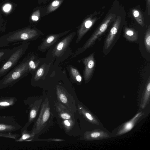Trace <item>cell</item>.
<instances>
[{
	"mask_svg": "<svg viewBox=\"0 0 150 150\" xmlns=\"http://www.w3.org/2000/svg\"><path fill=\"white\" fill-rule=\"evenodd\" d=\"M41 35L40 31L29 27L11 32L0 37V48L29 42L37 39Z\"/></svg>",
	"mask_w": 150,
	"mask_h": 150,
	"instance_id": "obj_1",
	"label": "cell"
},
{
	"mask_svg": "<svg viewBox=\"0 0 150 150\" xmlns=\"http://www.w3.org/2000/svg\"><path fill=\"white\" fill-rule=\"evenodd\" d=\"M30 56L25 58L0 80V89L12 86L26 76L29 72Z\"/></svg>",
	"mask_w": 150,
	"mask_h": 150,
	"instance_id": "obj_2",
	"label": "cell"
},
{
	"mask_svg": "<svg viewBox=\"0 0 150 150\" xmlns=\"http://www.w3.org/2000/svg\"><path fill=\"white\" fill-rule=\"evenodd\" d=\"M30 42L13 47L9 57L0 67V78L16 66L28 49Z\"/></svg>",
	"mask_w": 150,
	"mask_h": 150,
	"instance_id": "obj_3",
	"label": "cell"
},
{
	"mask_svg": "<svg viewBox=\"0 0 150 150\" xmlns=\"http://www.w3.org/2000/svg\"><path fill=\"white\" fill-rule=\"evenodd\" d=\"M113 17L112 14L109 15L84 45L78 49L75 52L73 57H74L82 53L93 45L97 39L106 30Z\"/></svg>",
	"mask_w": 150,
	"mask_h": 150,
	"instance_id": "obj_4",
	"label": "cell"
},
{
	"mask_svg": "<svg viewBox=\"0 0 150 150\" xmlns=\"http://www.w3.org/2000/svg\"><path fill=\"white\" fill-rule=\"evenodd\" d=\"M22 126L17 121L14 116H0V132L8 133L20 129Z\"/></svg>",
	"mask_w": 150,
	"mask_h": 150,
	"instance_id": "obj_5",
	"label": "cell"
},
{
	"mask_svg": "<svg viewBox=\"0 0 150 150\" xmlns=\"http://www.w3.org/2000/svg\"><path fill=\"white\" fill-rule=\"evenodd\" d=\"M70 31L68 30L61 33L49 35L44 39L41 44L38 46V50L42 52H45L61 37L68 33Z\"/></svg>",
	"mask_w": 150,
	"mask_h": 150,
	"instance_id": "obj_6",
	"label": "cell"
},
{
	"mask_svg": "<svg viewBox=\"0 0 150 150\" xmlns=\"http://www.w3.org/2000/svg\"><path fill=\"white\" fill-rule=\"evenodd\" d=\"M76 34L73 32L65 37L56 45L53 51L54 55L57 57L62 56L69 46Z\"/></svg>",
	"mask_w": 150,
	"mask_h": 150,
	"instance_id": "obj_7",
	"label": "cell"
},
{
	"mask_svg": "<svg viewBox=\"0 0 150 150\" xmlns=\"http://www.w3.org/2000/svg\"><path fill=\"white\" fill-rule=\"evenodd\" d=\"M94 56V53H93L82 60L85 65L83 77L85 81H88L92 74L95 64Z\"/></svg>",
	"mask_w": 150,
	"mask_h": 150,
	"instance_id": "obj_8",
	"label": "cell"
},
{
	"mask_svg": "<svg viewBox=\"0 0 150 150\" xmlns=\"http://www.w3.org/2000/svg\"><path fill=\"white\" fill-rule=\"evenodd\" d=\"M144 115V112L142 111L137 113L131 120L124 123L119 127L116 135H123L130 131L133 129L139 119Z\"/></svg>",
	"mask_w": 150,
	"mask_h": 150,
	"instance_id": "obj_9",
	"label": "cell"
},
{
	"mask_svg": "<svg viewBox=\"0 0 150 150\" xmlns=\"http://www.w3.org/2000/svg\"><path fill=\"white\" fill-rule=\"evenodd\" d=\"M96 18H92L90 16L86 19L82 23L77 31V37L76 43H78L92 26L96 20Z\"/></svg>",
	"mask_w": 150,
	"mask_h": 150,
	"instance_id": "obj_10",
	"label": "cell"
},
{
	"mask_svg": "<svg viewBox=\"0 0 150 150\" xmlns=\"http://www.w3.org/2000/svg\"><path fill=\"white\" fill-rule=\"evenodd\" d=\"M120 22L121 17L118 16L114 23L106 38L104 44V47L105 49L108 48L112 44L118 31L120 27Z\"/></svg>",
	"mask_w": 150,
	"mask_h": 150,
	"instance_id": "obj_11",
	"label": "cell"
},
{
	"mask_svg": "<svg viewBox=\"0 0 150 150\" xmlns=\"http://www.w3.org/2000/svg\"><path fill=\"white\" fill-rule=\"evenodd\" d=\"M150 97V79L149 78L143 92L141 101L140 107L144 109L149 103Z\"/></svg>",
	"mask_w": 150,
	"mask_h": 150,
	"instance_id": "obj_12",
	"label": "cell"
},
{
	"mask_svg": "<svg viewBox=\"0 0 150 150\" xmlns=\"http://www.w3.org/2000/svg\"><path fill=\"white\" fill-rule=\"evenodd\" d=\"M17 101L14 96L0 97V110L6 109L14 105Z\"/></svg>",
	"mask_w": 150,
	"mask_h": 150,
	"instance_id": "obj_13",
	"label": "cell"
},
{
	"mask_svg": "<svg viewBox=\"0 0 150 150\" xmlns=\"http://www.w3.org/2000/svg\"><path fill=\"white\" fill-rule=\"evenodd\" d=\"M88 139L91 140H98L108 138V134L106 132L100 129H95L87 134Z\"/></svg>",
	"mask_w": 150,
	"mask_h": 150,
	"instance_id": "obj_14",
	"label": "cell"
},
{
	"mask_svg": "<svg viewBox=\"0 0 150 150\" xmlns=\"http://www.w3.org/2000/svg\"><path fill=\"white\" fill-rule=\"evenodd\" d=\"M124 36L129 41L134 42L138 38V33L134 29L128 28H125L124 30Z\"/></svg>",
	"mask_w": 150,
	"mask_h": 150,
	"instance_id": "obj_15",
	"label": "cell"
},
{
	"mask_svg": "<svg viewBox=\"0 0 150 150\" xmlns=\"http://www.w3.org/2000/svg\"><path fill=\"white\" fill-rule=\"evenodd\" d=\"M133 16L138 23L143 27L144 26V19L141 12L138 10L133 9L132 10Z\"/></svg>",
	"mask_w": 150,
	"mask_h": 150,
	"instance_id": "obj_16",
	"label": "cell"
},
{
	"mask_svg": "<svg viewBox=\"0 0 150 150\" xmlns=\"http://www.w3.org/2000/svg\"><path fill=\"white\" fill-rule=\"evenodd\" d=\"M69 73L72 78L75 81L80 82L82 80V77L77 69L73 67L69 69Z\"/></svg>",
	"mask_w": 150,
	"mask_h": 150,
	"instance_id": "obj_17",
	"label": "cell"
},
{
	"mask_svg": "<svg viewBox=\"0 0 150 150\" xmlns=\"http://www.w3.org/2000/svg\"><path fill=\"white\" fill-rule=\"evenodd\" d=\"M25 127L22 128L21 130V136H20L16 139L15 140L16 142H22L27 141L32 136L25 129Z\"/></svg>",
	"mask_w": 150,
	"mask_h": 150,
	"instance_id": "obj_18",
	"label": "cell"
},
{
	"mask_svg": "<svg viewBox=\"0 0 150 150\" xmlns=\"http://www.w3.org/2000/svg\"><path fill=\"white\" fill-rule=\"evenodd\" d=\"M34 56H30L28 62L29 72L32 73L37 68L40 63V61H35Z\"/></svg>",
	"mask_w": 150,
	"mask_h": 150,
	"instance_id": "obj_19",
	"label": "cell"
},
{
	"mask_svg": "<svg viewBox=\"0 0 150 150\" xmlns=\"http://www.w3.org/2000/svg\"><path fill=\"white\" fill-rule=\"evenodd\" d=\"M64 0H54L52 1L47 7V12L48 13L57 9L62 3Z\"/></svg>",
	"mask_w": 150,
	"mask_h": 150,
	"instance_id": "obj_20",
	"label": "cell"
},
{
	"mask_svg": "<svg viewBox=\"0 0 150 150\" xmlns=\"http://www.w3.org/2000/svg\"><path fill=\"white\" fill-rule=\"evenodd\" d=\"M12 49L9 48L2 49L0 50V62L5 61L10 55Z\"/></svg>",
	"mask_w": 150,
	"mask_h": 150,
	"instance_id": "obj_21",
	"label": "cell"
},
{
	"mask_svg": "<svg viewBox=\"0 0 150 150\" xmlns=\"http://www.w3.org/2000/svg\"><path fill=\"white\" fill-rule=\"evenodd\" d=\"M144 43L147 51L150 52V28L149 26L147 29L144 38Z\"/></svg>",
	"mask_w": 150,
	"mask_h": 150,
	"instance_id": "obj_22",
	"label": "cell"
},
{
	"mask_svg": "<svg viewBox=\"0 0 150 150\" xmlns=\"http://www.w3.org/2000/svg\"><path fill=\"white\" fill-rule=\"evenodd\" d=\"M45 67V65L43 64L37 70L33 77L34 81H38L42 76L44 73Z\"/></svg>",
	"mask_w": 150,
	"mask_h": 150,
	"instance_id": "obj_23",
	"label": "cell"
},
{
	"mask_svg": "<svg viewBox=\"0 0 150 150\" xmlns=\"http://www.w3.org/2000/svg\"><path fill=\"white\" fill-rule=\"evenodd\" d=\"M40 11L38 10L35 11L31 16V19L33 21H36L38 20L40 17Z\"/></svg>",
	"mask_w": 150,
	"mask_h": 150,
	"instance_id": "obj_24",
	"label": "cell"
},
{
	"mask_svg": "<svg viewBox=\"0 0 150 150\" xmlns=\"http://www.w3.org/2000/svg\"><path fill=\"white\" fill-rule=\"evenodd\" d=\"M11 5L9 3H6L4 4L3 7V11L6 13L9 12L12 8Z\"/></svg>",
	"mask_w": 150,
	"mask_h": 150,
	"instance_id": "obj_25",
	"label": "cell"
},
{
	"mask_svg": "<svg viewBox=\"0 0 150 150\" xmlns=\"http://www.w3.org/2000/svg\"><path fill=\"white\" fill-rule=\"evenodd\" d=\"M50 115V112L47 109L45 112L43 117V121L46 122L48 119Z\"/></svg>",
	"mask_w": 150,
	"mask_h": 150,
	"instance_id": "obj_26",
	"label": "cell"
},
{
	"mask_svg": "<svg viewBox=\"0 0 150 150\" xmlns=\"http://www.w3.org/2000/svg\"><path fill=\"white\" fill-rule=\"evenodd\" d=\"M36 115V111L34 109L31 110L29 113V118L30 120L35 118Z\"/></svg>",
	"mask_w": 150,
	"mask_h": 150,
	"instance_id": "obj_27",
	"label": "cell"
},
{
	"mask_svg": "<svg viewBox=\"0 0 150 150\" xmlns=\"http://www.w3.org/2000/svg\"><path fill=\"white\" fill-rule=\"evenodd\" d=\"M59 98L61 101L63 103H66L67 102V99L65 96L62 93L60 95Z\"/></svg>",
	"mask_w": 150,
	"mask_h": 150,
	"instance_id": "obj_28",
	"label": "cell"
},
{
	"mask_svg": "<svg viewBox=\"0 0 150 150\" xmlns=\"http://www.w3.org/2000/svg\"><path fill=\"white\" fill-rule=\"evenodd\" d=\"M61 117L64 119H68L70 118V115L67 113H63L61 114Z\"/></svg>",
	"mask_w": 150,
	"mask_h": 150,
	"instance_id": "obj_29",
	"label": "cell"
},
{
	"mask_svg": "<svg viewBox=\"0 0 150 150\" xmlns=\"http://www.w3.org/2000/svg\"><path fill=\"white\" fill-rule=\"evenodd\" d=\"M147 1L148 12V14L149 15L150 14V0H147Z\"/></svg>",
	"mask_w": 150,
	"mask_h": 150,
	"instance_id": "obj_30",
	"label": "cell"
},
{
	"mask_svg": "<svg viewBox=\"0 0 150 150\" xmlns=\"http://www.w3.org/2000/svg\"><path fill=\"white\" fill-rule=\"evenodd\" d=\"M64 123L67 126H69L70 125V122L67 120H64Z\"/></svg>",
	"mask_w": 150,
	"mask_h": 150,
	"instance_id": "obj_31",
	"label": "cell"
}]
</instances>
